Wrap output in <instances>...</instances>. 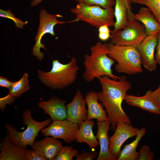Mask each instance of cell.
<instances>
[{"instance_id": "27", "label": "cell", "mask_w": 160, "mask_h": 160, "mask_svg": "<svg viewBox=\"0 0 160 160\" xmlns=\"http://www.w3.org/2000/svg\"><path fill=\"white\" fill-rule=\"evenodd\" d=\"M0 16L2 17L7 18L12 20L14 22L15 25L17 28H23V26L28 23L27 21L24 22L15 17L10 9L6 11L0 9Z\"/></svg>"}, {"instance_id": "34", "label": "cell", "mask_w": 160, "mask_h": 160, "mask_svg": "<svg viewBox=\"0 0 160 160\" xmlns=\"http://www.w3.org/2000/svg\"><path fill=\"white\" fill-rule=\"evenodd\" d=\"M156 47L155 59L157 64H160V32L158 34Z\"/></svg>"}, {"instance_id": "9", "label": "cell", "mask_w": 160, "mask_h": 160, "mask_svg": "<svg viewBox=\"0 0 160 160\" xmlns=\"http://www.w3.org/2000/svg\"><path fill=\"white\" fill-rule=\"evenodd\" d=\"M79 127L78 124L66 119L53 121L48 127L42 129L41 132L45 137L51 136L55 139H61L68 143L75 140L76 135Z\"/></svg>"}, {"instance_id": "14", "label": "cell", "mask_w": 160, "mask_h": 160, "mask_svg": "<svg viewBox=\"0 0 160 160\" xmlns=\"http://www.w3.org/2000/svg\"><path fill=\"white\" fill-rule=\"evenodd\" d=\"M63 147L60 140L47 136L39 141H35L32 148L46 160H54Z\"/></svg>"}, {"instance_id": "5", "label": "cell", "mask_w": 160, "mask_h": 160, "mask_svg": "<svg viewBox=\"0 0 160 160\" xmlns=\"http://www.w3.org/2000/svg\"><path fill=\"white\" fill-rule=\"evenodd\" d=\"M22 118L24 124L27 126L23 131H18L10 124H6L4 127L7 130L11 140L15 145L22 148H26L27 146L32 148L39 132L49 125L52 119L49 118L42 121H36L33 118L31 111L29 109L24 111Z\"/></svg>"}, {"instance_id": "30", "label": "cell", "mask_w": 160, "mask_h": 160, "mask_svg": "<svg viewBox=\"0 0 160 160\" xmlns=\"http://www.w3.org/2000/svg\"><path fill=\"white\" fill-rule=\"evenodd\" d=\"M98 153L94 151H91L88 152L84 150L82 152L79 153L76 156V160H92L97 156Z\"/></svg>"}, {"instance_id": "10", "label": "cell", "mask_w": 160, "mask_h": 160, "mask_svg": "<svg viewBox=\"0 0 160 160\" xmlns=\"http://www.w3.org/2000/svg\"><path fill=\"white\" fill-rule=\"evenodd\" d=\"M139 130L138 128L131 124L118 122L114 133L109 138V150L111 154L118 158L120 155L122 145L129 138L136 136Z\"/></svg>"}, {"instance_id": "22", "label": "cell", "mask_w": 160, "mask_h": 160, "mask_svg": "<svg viewBox=\"0 0 160 160\" xmlns=\"http://www.w3.org/2000/svg\"><path fill=\"white\" fill-rule=\"evenodd\" d=\"M146 132L144 127L140 129L135 139L130 143L125 145L117 160H138L139 154L136 151V149L139 141Z\"/></svg>"}, {"instance_id": "23", "label": "cell", "mask_w": 160, "mask_h": 160, "mask_svg": "<svg viewBox=\"0 0 160 160\" xmlns=\"http://www.w3.org/2000/svg\"><path fill=\"white\" fill-rule=\"evenodd\" d=\"M30 88L29 84L28 75L27 73H24L22 78L18 81L14 82L9 89V94L13 97L17 98Z\"/></svg>"}, {"instance_id": "17", "label": "cell", "mask_w": 160, "mask_h": 160, "mask_svg": "<svg viewBox=\"0 0 160 160\" xmlns=\"http://www.w3.org/2000/svg\"><path fill=\"white\" fill-rule=\"evenodd\" d=\"M85 98L88 107L86 120L96 119L101 121L109 120L104 107L98 102L96 92L89 91L86 94Z\"/></svg>"}, {"instance_id": "11", "label": "cell", "mask_w": 160, "mask_h": 160, "mask_svg": "<svg viewBox=\"0 0 160 160\" xmlns=\"http://www.w3.org/2000/svg\"><path fill=\"white\" fill-rule=\"evenodd\" d=\"M157 35H147L137 48L140 56L142 65L150 72L156 69L157 64L154 51L157 43Z\"/></svg>"}, {"instance_id": "36", "label": "cell", "mask_w": 160, "mask_h": 160, "mask_svg": "<svg viewBox=\"0 0 160 160\" xmlns=\"http://www.w3.org/2000/svg\"><path fill=\"white\" fill-rule=\"evenodd\" d=\"M42 0H33L31 3V5L32 7L36 6L38 4H40Z\"/></svg>"}, {"instance_id": "7", "label": "cell", "mask_w": 160, "mask_h": 160, "mask_svg": "<svg viewBox=\"0 0 160 160\" xmlns=\"http://www.w3.org/2000/svg\"><path fill=\"white\" fill-rule=\"evenodd\" d=\"M132 9L129 8L128 10L126 26L122 30L111 31V42L112 43L137 48L147 36L144 26L135 19Z\"/></svg>"}, {"instance_id": "28", "label": "cell", "mask_w": 160, "mask_h": 160, "mask_svg": "<svg viewBox=\"0 0 160 160\" xmlns=\"http://www.w3.org/2000/svg\"><path fill=\"white\" fill-rule=\"evenodd\" d=\"M138 160H152L154 157V153L151 151L150 147L143 145L138 152Z\"/></svg>"}, {"instance_id": "18", "label": "cell", "mask_w": 160, "mask_h": 160, "mask_svg": "<svg viewBox=\"0 0 160 160\" xmlns=\"http://www.w3.org/2000/svg\"><path fill=\"white\" fill-rule=\"evenodd\" d=\"M94 124L92 120L82 121L76 134L75 140L79 143H86L91 149L97 146L99 143L92 131Z\"/></svg>"}, {"instance_id": "32", "label": "cell", "mask_w": 160, "mask_h": 160, "mask_svg": "<svg viewBox=\"0 0 160 160\" xmlns=\"http://www.w3.org/2000/svg\"><path fill=\"white\" fill-rule=\"evenodd\" d=\"M146 94L160 106V84L154 90L148 91Z\"/></svg>"}, {"instance_id": "13", "label": "cell", "mask_w": 160, "mask_h": 160, "mask_svg": "<svg viewBox=\"0 0 160 160\" xmlns=\"http://www.w3.org/2000/svg\"><path fill=\"white\" fill-rule=\"evenodd\" d=\"M66 101L57 97H51L48 100H41L38 104V106L49 115L53 121L66 119L67 110Z\"/></svg>"}, {"instance_id": "35", "label": "cell", "mask_w": 160, "mask_h": 160, "mask_svg": "<svg viewBox=\"0 0 160 160\" xmlns=\"http://www.w3.org/2000/svg\"><path fill=\"white\" fill-rule=\"evenodd\" d=\"M14 82L9 81L5 77L0 76V86L4 87L9 89L12 86Z\"/></svg>"}, {"instance_id": "4", "label": "cell", "mask_w": 160, "mask_h": 160, "mask_svg": "<svg viewBox=\"0 0 160 160\" xmlns=\"http://www.w3.org/2000/svg\"><path fill=\"white\" fill-rule=\"evenodd\" d=\"M108 55L117 62L115 70L119 73L132 75L143 72L140 54L133 47L107 44Z\"/></svg>"}, {"instance_id": "26", "label": "cell", "mask_w": 160, "mask_h": 160, "mask_svg": "<svg viewBox=\"0 0 160 160\" xmlns=\"http://www.w3.org/2000/svg\"><path fill=\"white\" fill-rule=\"evenodd\" d=\"M78 3L97 5L104 9L113 8L115 4V0H75Z\"/></svg>"}, {"instance_id": "8", "label": "cell", "mask_w": 160, "mask_h": 160, "mask_svg": "<svg viewBox=\"0 0 160 160\" xmlns=\"http://www.w3.org/2000/svg\"><path fill=\"white\" fill-rule=\"evenodd\" d=\"M39 17V25L37 30V35L34 39L36 42L32 49V54L36 57L37 60L41 61L44 57V53L41 52L40 48H42L46 50L44 45L41 42L43 36L47 33L54 36L55 35L54 27L57 24L63 25L66 22L76 21L74 20L69 22L59 21L57 20V18L63 17L61 15L49 14L45 9H43L40 11Z\"/></svg>"}, {"instance_id": "24", "label": "cell", "mask_w": 160, "mask_h": 160, "mask_svg": "<svg viewBox=\"0 0 160 160\" xmlns=\"http://www.w3.org/2000/svg\"><path fill=\"white\" fill-rule=\"evenodd\" d=\"M133 3L146 6L160 24V0H133Z\"/></svg>"}, {"instance_id": "33", "label": "cell", "mask_w": 160, "mask_h": 160, "mask_svg": "<svg viewBox=\"0 0 160 160\" xmlns=\"http://www.w3.org/2000/svg\"><path fill=\"white\" fill-rule=\"evenodd\" d=\"M25 160H46V159L32 149L30 150H29L26 156Z\"/></svg>"}, {"instance_id": "3", "label": "cell", "mask_w": 160, "mask_h": 160, "mask_svg": "<svg viewBox=\"0 0 160 160\" xmlns=\"http://www.w3.org/2000/svg\"><path fill=\"white\" fill-rule=\"evenodd\" d=\"M79 67L76 58L72 57L68 63L63 64L54 60L51 70L45 72L38 70V77L42 83L52 89H61L76 81Z\"/></svg>"}, {"instance_id": "16", "label": "cell", "mask_w": 160, "mask_h": 160, "mask_svg": "<svg viewBox=\"0 0 160 160\" xmlns=\"http://www.w3.org/2000/svg\"><path fill=\"white\" fill-rule=\"evenodd\" d=\"M1 141L0 160H25L29 150L15 145L11 140L7 132Z\"/></svg>"}, {"instance_id": "1", "label": "cell", "mask_w": 160, "mask_h": 160, "mask_svg": "<svg viewBox=\"0 0 160 160\" xmlns=\"http://www.w3.org/2000/svg\"><path fill=\"white\" fill-rule=\"evenodd\" d=\"M97 79L102 89L100 92H96L97 98L106 109L111 129L115 131L119 122L131 124L130 118L121 105L127 92L131 88L130 82L124 76H121L118 80L107 76Z\"/></svg>"}, {"instance_id": "25", "label": "cell", "mask_w": 160, "mask_h": 160, "mask_svg": "<svg viewBox=\"0 0 160 160\" xmlns=\"http://www.w3.org/2000/svg\"><path fill=\"white\" fill-rule=\"evenodd\" d=\"M78 153V151L72 146H63L54 160H72Z\"/></svg>"}, {"instance_id": "12", "label": "cell", "mask_w": 160, "mask_h": 160, "mask_svg": "<svg viewBox=\"0 0 160 160\" xmlns=\"http://www.w3.org/2000/svg\"><path fill=\"white\" fill-rule=\"evenodd\" d=\"M86 104L85 98H83L81 90L77 89L72 101L66 105V119L79 126L82 121L87 119L88 110Z\"/></svg>"}, {"instance_id": "15", "label": "cell", "mask_w": 160, "mask_h": 160, "mask_svg": "<svg viewBox=\"0 0 160 160\" xmlns=\"http://www.w3.org/2000/svg\"><path fill=\"white\" fill-rule=\"evenodd\" d=\"M97 130L95 137L98 140L100 150L97 160H116L118 158L112 155L109 152V138L108 134L110 123L108 120L101 121L97 120Z\"/></svg>"}, {"instance_id": "2", "label": "cell", "mask_w": 160, "mask_h": 160, "mask_svg": "<svg viewBox=\"0 0 160 160\" xmlns=\"http://www.w3.org/2000/svg\"><path fill=\"white\" fill-rule=\"evenodd\" d=\"M90 55L84 56L85 71L82 77L87 82L93 81L95 78L107 76L112 79L118 80L120 77L114 75L112 66L115 61L108 55L107 44L97 42L90 48Z\"/></svg>"}, {"instance_id": "6", "label": "cell", "mask_w": 160, "mask_h": 160, "mask_svg": "<svg viewBox=\"0 0 160 160\" xmlns=\"http://www.w3.org/2000/svg\"><path fill=\"white\" fill-rule=\"evenodd\" d=\"M70 11L75 15L78 21L85 22L98 28L103 25L113 27L115 25L113 8L104 9L98 5L78 3Z\"/></svg>"}, {"instance_id": "31", "label": "cell", "mask_w": 160, "mask_h": 160, "mask_svg": "<svg viewBox=\"0 0 160 160\" xmlns=\"http://www.w3.org/2000/svg\"><path fill=\"white\" fill-rule=\"evenodd\" d=\"M15 97L9 94L6 96L0 98V108L3 111H4L7 105H11L15 101Z\"/></svg>"}, {"instance_id": "29", "label": "cell", "mask_w": 160, "mask_h": 160, "mask_svg": "<svg viewBox=\"0 0 160 160\" xmlns=\"http://www.w3.org/2000/svg\"><path fill=\"white\" fill-rule=\"evenodd\" d=\"M109 27L105 25L101 26L98 28V38L101 40L106 41L111 37V31Z\"/></svg>"}, {"instance_id": "21", "label": "cell", "mask_w": 160, "mask_h": 160, "mask_svg": "<svg viewBox=\"0 0 160 160\" xmlns=\"http://www.w3.org/2000/svg\"><path fill=\"white\" fill-rule=\"evenodd\" d=\"M132 0H115L114 14L116 21L113 31L123 29L127 25L128 10L132 8Z\"/></svg>"}, {"instance_id": "20", "label": "cell", "mask_w": 160, "mask_h": 160, "mask_svg": "<svg viewBox=\"0 0 160 160\" xmlns=\"http://www.w3.org/2000/svg\"><path fill=\"white\" fill-rule=\"evenodd\" d=\"M124 100L130 105L160 115V106L146 93L143 96L140 97L126 94Z\"/></svg>"}, {"instance_id": "19", "label": "cell", "mask_w": 160, "mask_h": 160, "mask_svg": "<svg viewBox=\"0 0 160 160\" xmlns=\"http://www.w3.org/2000/svg\"><path fill=\"white\" fill-rule=\"evenodd\" d=\"M135 17L137 20L143 23L147 35L158 34L160 32V24L148 7H141L138 13L135 15Z\"/></svg>"}]
</instances>
